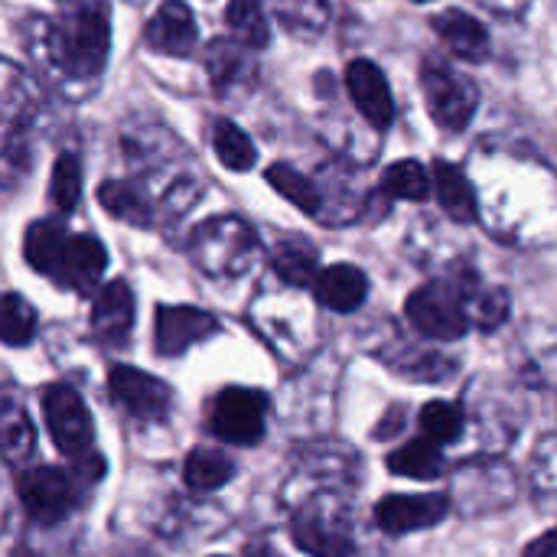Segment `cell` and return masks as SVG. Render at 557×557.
Masks as SVG:
<instances>
[{"label": "cell", "mask_w": 557, "mask_h": 557, "mask_svg": "<svg viewBox=\"0 0 557 557\" xmlns=\"http://www.w3.org/2000/svg\"><path fill=\"white\" fill-rule=\"evenodd\" d=\"M408 323L437 343H454L467 336L470 330V300L467 290H457L454 284H424L418 287L405 304Z\"/></svg>", "instance_id": "obj_5"}, {"label": "cell", "mask_w": 557, "mask_h": 557, "mask_svg": "<svg viewBox=\"0 0 557 557\" xmlns=\"http://www.w3.org/2000/svg\"><path fill=\"white\" fill-rule=\"evenodd\" d=\"M238 49L235 46H228L225 39H215L212 42V49H209V55H206V69L212 72V78H215V85H225L235 72H238Z\"/></svg>", "instance_id": "obj_35"}, {"label": "cell", "mask_w": 557, "mask_h": 557, "mask_svg": "<svg viewBox=\"0 0 557 557\" xmlns=\"http://www.w3.org/2000/svg\"><path fill=\"white\" fill-rule=\"evenodd\" d=\"M215 330L219 320L199 307H157L153 313V346L160 356H183Z\"/></svg>", "instance_id": "obj_10"}, {"label": "cell", "mask_w": 557, "mask_h": 557, "mask_svg": "<svg viewBox=\"0 0 557 557\" xmlns=\"http://www.w3.org/2000/svg\"><path fill=\"white\" fill-rule=\"evenodd\" d=\"M55 62L72 78H95L108 62L111 46V13L104 0H78L72 3L52 29Z\"/></svg>", "instance_id": "obj_1"}, {"label": "cell", "mask_w": 557, "mask_h": 557, "mask_svg": "<svg viewBox=\"0 0 557 557\" xmlns=\"http://www.w3.org/2000/svg\"><path fill=\"white\" fill-rule=\"evenodd\" d=\"M42 418L62 457H69L72 463H85L95 457V421L75 388L49 385L42 392Z\"/></svg>", "instance_id": "obj_6"}, {"label": "cell", "mask_w": 557, "mask_h": 557, "mask_svg": "<svg viewBox=\"0 0 557 557\" xmlns=\"http://www.w3.org/2000/svg\"><path fill=\"white\" fill-rule=\"evenodd\" d=\"M98 202L121 222H134V225H147L150 222V209L144 202V196L127 186V183H101L98 189Z\"/></svg>", "instance_id": "obj_29"}, {"label": "cell", "mask_w": 557, "mask_h": 557, "mask_svg": "<svg viewBox=\"0 0 557 557\" xmlns=\"http://www.w3.org/2000/svg\"><path fill=\"white\" fill-rule=\"evenodd\" d=\"M268 183H271L284 199H290L297 209H304L307 215H317V212H320V193H317V186H313L307 176H300L294 166H287V163L268 166Z\"/></svg>", "instance_id": "obj_28"}, {"label": "cell", "mask_w": 557, "mask_h": 557, "mask_svg": "<svg viewBox=\"0 0 557 557\" xmlns=\"http://www.w3.org/2000/svg\"><path fill=\"white\" fill-rule=\"evenodd\" d=\"M225 23L232 26L235 39H238L242 46L264 49L268 39H271L268 20H264V10H261V0H228Z\"/></svg>", "instance_id": "obj_26"}, {"label": "cell", "mask_w": 557, "mask_h": 557, "mask_svg": "<svg viewBox=\"0 0 557 557\" xmlns=\"http://www.w3.org/2000/svg\"><path fill=\"white\" fill-rule=\"evenodd\" d=\"M274 271L290 287H313L317 284V251L307 242H281L274 251Z\"/></svg>", "instance_id": "obj_24"}, {"label": "cell", "mask_w": 557, "mask_h": 557, "mask_svg": "<svg viewBox=\"0 0 557 557\" xmlns=\"http://www.w3.org/2000/svg\"><path fill=\"white\" fill-rule=\"evenodd\" d=\"M193 258L212 277H238L251 268L255 258V235L245 222L222 215L196 228L193 235Z\"/></svg>", "instance_id": "obj_4"}, {"label": "cell", "mask_w": 557, "mask_h": 557, "mask_svg": "<svg viewBox=\"0 0 557 557\" xmlns=\"http://www.w3.org/2000/svg\"><path fill=\"white\" fill-rule=\"evenodd\" d=\"M209 137H212V150H215V157L222 160V166H228V170H235V173H245V170L255 166L258 150H255L251 137H248L235 121L219 117V121L212 124Z\"/></svg>", "instance_id": "obj_22"}, {"label": "cell", "mask_w": 557, "mask_h": 557, "mask_svg": "<svg viewBox=\"0 0 557 557\" xmlns=\"http://www.w3.org/2000/svg\"><path fill=\"white\" fill-rule=\"evenodd\" d=\"M0 431H3V457H7L10 467H20L23 460L33 457V450H36V431H33L29 414L16 401H7L3 405Z\"/></svg>", "instance_id": "obj_25"}, {"label": "cell", "mask_w": 557, "mask_h": 557, "mask_svg": "<svg viewBox=\"0 0 557 557\" xmlns=\"http://www.w3.org/2000/svg\"><path fill=\"white\" fill-rule=\"evenodd\" d=\"M235 473V463L215 450V447H196L189 457H186V470H183V480L193 493H215L222 490Z\"/></svg>", "instance_id": "obj_21"}, {"label": "cell", "mask_w": 557, "mask_h": 557, "mask_svg": "<svg viewBox=\"0 0 557 557\" xmlns=\"http://www.w3.org/2000/svg\"><path fill=\"white\" fill-rule=\"evenodd\" d=\"M82 470H62V467H33L20 473L16 480V499L23 512L39 525H59L69 519L82 503Z\"/></svg>", "instance_id": "obj_3"}, {"label": "cell", "mask_w": 557, "mask_h": 557, "mask_svg": "<svg viewBox=\"0 0 557 557\" xmlns=\"http://www.w3.org/2000/svg\"><path fill=\"white\" fill-rule=\"evenodd\" d=\"M144 39L150 49H157L163 55H189L199 39L193 10L183 0H163L160 10L150 16Z\"/></svg>", "instance_id": "obj_14"}, {"label": "cell", "mask_w": 557, "mask_h": 557, "mask_svg": "<svg viewBox=\"0 0 557 557\" xmlns=\"http://www.w3.org/2000/svg\"><path fill=\"white\" fill-rule=\"evenodd\" d=\"M209 428L219 441L235 447H255L268 428V395L255 388H225L215 395Z\"/></svg>", "instance_id": "obj_8"}, {"label": "cell", "mask_w": 557, "mask_h": 557, "mask_svg": "<svg viewBox=\"0 0 557 557\" xmlns=\"http://www.w3.org/2000/svg\"><path fill=\"white\" fill-rule=\"evenodd\" d=\"M108 388H111V398L121 405V411H127L137 421H163L170 414V405H173L170 385L140 369L114 366L108 375Z\"/></svg>", "instance_id": "obj_9"}, {"label": "cell", "mask_w": 557, "mask_h": 557, "mask_svg": "<svg viewBox=\"0 0 557 557\" xmlns=\"http://www.w3.org/2000/svg\"><path fill=\"white\" fill-rule=\"evenodd\" d=\"M0 333H3L7 346H26L36 336V310L20 294H7L3 297Z\"/></svg>", "instance_id": "obj_31"}, {"label": "cell", "mask_w": 557, "mask_h": 557, "mask_svg": "<svg viewBox=\"0 0 557 557\" xmlns=\"http://www.w3.org/2000/svg\"><path fill=\"white\" fill-rule=\"evenodd\" d=\"M467 300H470V320L483 330H496L509 313V297H506V290H496V287L473 290V294H467Z\"/></svg>", "instance_id": "obj_33"}, {"label": "cell", "mask_w": 557, "mask_h": 557, "mask_svg": "<svg viewBox=\"0 0 557 557\" xmlns=\"http://www.w3.org/2000/svg\"><path fill=\"white\" fill-rule=\"evenodd\" d=\"M346 88L352 95V104L359 108V114L375 127V131H388L395 121V98L388 88L385 72L369 62V59H356L346 69Z\"/></svg>", "instance_id": "obj_12"}, {"label": "cell", "mask_w": 557, "mask_h": 557, "mask_svg": "<svg viewBox=\"0 0 557 557\" xmlns=\"http://www.w3.org/2000/svg\"><path fill=\"white\" fill-rule=\"evenodd\" d=\"M134 330V290L124 281H111L91 304V333L108 346H124Z\"/></svg>", "instance_id": "obj_15"}, {"label": "cell", "mask_w": 557, "mask_h": 557, "mask_svg": "<svg viewBox=\"0 0 557 557\" xmlns=\"http://www.w3.org/2000/svg\"><path fill=\"white\" fill-rule=\"evenodd\" d=\"M421 88H424V101H428V111H431L437 127L457 134L473 121L476 104H480V91L467 75L454 72L444 62L428 59L421 69Z\"/></svg>", "instance_id": "obj_7"}, {"label": "cell", "mask_w": 557, "mask_h": 557, "mask_svg": "<svg viewBox=\"0 0 557 557\" xmlns=\"http://www.w3.org/2000/svg\"><path fill=\"white\" fill-rule=\"evenodd\" d=\"M49 196L55 202L59 212H72L82 199V163L75 153H62L52 166V180H49Z\"/></svg>", "instance_id": "obj_30"}, {"label": "cell", "mask_w": 557, "mask_h": 557, "mask_svg": "<svg viewBox=\"0 0 557 557\" xmlns=\"http://www.w3.org/2000/svg\"><path fill=\"white\" fill-rule=\"evenodd\" d=\"M450 512V499L444 493H424V496H385L375 506V522L388 535H408L421 529H434Z\"/></svg>", "instance_id": "obj_11"}, {"label": "cell", "mask_w": 557, "mask_h": 557, "mask_svg": "<svg viewBox=\"0 0 557 557\" xmlns=\"http://www.w3.org/2000/svg\"><path fill=\"white\" fill-rule=\"evenodd\" d=\"M418 424L424 431V437H431L434 444H454L463 437V408L454 401H428L418 414Z\"/></svg>", "instance_id": "obj_27"}, {"label": "cell", "mask_w": 557, "mask_h": 557, "mask_svg": "<svg viewBox=\"0 0 557 557\" xmlns=\"http://www.w3.org/2000/svg\"><path fill=\"white\" fill-rule=\"evenodd\" d=\"M65 228L59 222H33L26 228V238H23V255L26 261L46 274V277H55L59 271V258H62V248H65Z\"/></svg>", "instance_id": "obj_20"}, {"label": "cell", "mask_w": 557, "mask_h": 557, "mask_svg": "<svg viewBox=\"0 0 557 557\" xmlns=\"http://www.w3.org/2000/svg\"><path fill=\"white\" fill-rule=\"evenodd\" d=\"M294 545L310 557H352L356 539L346 503L333 493H317L290 519Z\"/></svg>", "instance_id": "obj_2"}, {"label": "cell", "mask_w": 557, "mask_h": 557, "mask_svg": "<svg viewBox=\"0 0 557 557\" xmlns=\"http://www.w3.org/2000/svg\"><path fill=\"white\" fill-rule=\"evenodd\" d=\"M434 189V176L418 163V160H401V163H392L385 173H382V193L392 196V199H411V202H421L428 199Z\"/></svg>", "instance_id": "obj_23"}, {"label": "cell", "mask_w": 557, "mask_h": 557, "mask_svg": "<svg viewBox=\"0 0 557 557\" xmlns=\"http://www.w3.org/2000/svg\"><path fill=\"white\" fill-rule=\"evenodd\" d=\"M532 486L539 496H557V437H545L532 460Z\"/></svg>", "instance_id": "obj_34"}, {"label": "cell", "mask_w": 557, "mask_h": 557, "mask_svg": "<svg viewBox=\"0 0 557 557\" xmlns=\"http://www.w3.org/2000/svg\"><path fill=\"white\" fill-rule=\"evenodd\" d=\"M274 10L281 23L297 33H320L330 13L326 0H274Z\"/></svg>", "instance_id": "obj_32"}, {"label": "cell", "mask_w": 557, "mask_h": 557, "mask_svg": "<svg viewBox=\"0 0 557 557\" xmlns=\"http://www.w3.org/2000/svg\"><path fill=\"white\" fill-rule=\"evenodd\" d=\"M434 189H437V199L444 206V212L454 219V222H476V193L470 186V180L463 176L460 166L454 163H444L437 160L434 163Z\"/></svg>", "instance_id": "obj_18"}, {"label": "cell", "mask_w": 557, "mask_h": 557, "mask_svg": "<svg viewBox=\"0 0 557 557\" xmlns=\"http://www.w3.org/2000/svg\"><path fill=\"white\" fill-rule=\"evenodd\" d=\"M104 268H108V251L95 235H69L52 281L69 290L88 294L91 287H98Z\"/></svg>", "instance_id": "obj_13"}, {"label": "cell", "mask_w": 557, "mask_h": 557, "mask_svg": "<svg viewBox=\"0 0 557 557\" xmlns=\"http://www.w3.org/2000/svg\"><path fill=\"white\" fill-rule=\"evenodd\" d=\"M313 294L326 310L352 313L369 297V277L356 264H333V268L320 271V277L313 284Z\"/></svg>", "instance_id": "obj_16"}, {"label": "cell", "mask_w": 557, "mask_h": 557, "mask_svg": "<svg viewBox=\"0 0 557 557\" xmlns=\"http://www.w3.org/2000/svg\"><path fill=\"white\" fill-rule=\"evenodd\" d=\"M522 557H557V529L555 532H545L542 539H535Z\"/></svg>", "instance_id": "obj_36"}, {"label": "cell", "mask_w": 557, "mask_h": 557, "mask_svg": "<svg viewBox=\"0 0 557 557\" xmlns=\"http://www.w3.org/2000/svg\"><path fill=\"white\" fill-rule=\"evenodd\" d=\"M385 463L395 476H408V480H441L444 476L441 444H434L431 437L408 441L405 447L392 450Z\"/></svg>", "instance_id": "obj_19"}, {"label": "cell", "mask_w": 557, "mask_h": 557, "mask_svg": "<svg viewBox=\"0 0 557 557\" xmlns=\"http://www.w3.org/2000/svg\"><path fill=\"white\" fill-rule=\"evenodd\" d=\"M418 3H428V0H418Z\"/></svg>", "instance_id": "obj_37"}, {"label": "cell", "mask_w": 557, "mask_h": 557, "mask_svg": "<svg viewBox=\"0 0 557 557\" xmlns=\"http://www.w3.org/2000/svg\"><path fill=\"white\" fill-rule=\"evenodd\" d=\"M434 29H437V36L444 39V46L454 55L470 59V62H486L490 59V33L470 13H463V10H444L434 20Z\"/></svg>", "instance_id": "obj_17"}]
</instances>
